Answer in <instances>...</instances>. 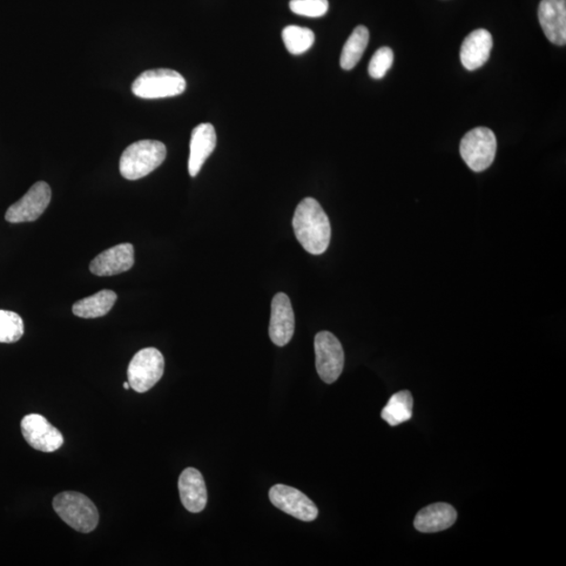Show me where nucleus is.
Segmentation results:
<instances>
[{
  "mask_svg": "<svg viewBox=\"0 0 566 566\" xmlns=\"http://www.w3.org/2000/svg\"><path fill=\"white\" fill-rule=\"evenodd\" d=\"M293 228L296 239L307 253L320 255L327 250L332 228L327 213L315 199L307 198L296 208Z\"/></svg>",
  "mask_w": 566,
  "mask_h": 566,
  "instance_id": "nucleus-1",
  "label": "nucleus"
},
{
  "mask_svg": "<svg viewBox=\"0 0 566 566\" xmlns=\"http://www.w3.org/2000/svg\"><path fill=\"white\" fill-rule=\"evenodd\" d=\"M166 146L160 141L142 140L126 148L120 159V172L126 180L146 177L163 164Z\"/></svg>",
  "mask_w": 566,
  "mask_h": 566,
  "instance_id": "nucleus-2",
  "label": "nucleus"
},
{
  "mask_svg": "<svg viewBox=\"0 0 566 566\" xmlns=\"http://www.w3.org/2000/svg\"><path fill=\"white\" fill-rule=\"evenodd\" d=\"M53 508L63 521L80 533H91L97 528L99 513L89 497L78 492H63L53 501Z\"/></svg>",
  "mask_w": 566,
  "mask_h": 566,
  "instance_id": "nucleus-3",
  "label": "nucleus"
},
{
  "mask_svg": "<svg viewBox=\"0 0 566 566\" xmlns=\"http://www.w3.org/2000/svg\"><path fill=\"white\" fill-rule=\"evenodd\" d=\"M132 90L142 99L170 98L185 92L186 80L173 70H151L134 80Z\"/></svg>",
  "mask_w": 566,
  "mask_h": 566,
  "instance_id": "nucleus-4",
  "label": "nucleus"
},
{
  "mask_svg": "<svg viewBox=\"0 0 566 566\" xmlns=\"http://www.w3.org/2000/svg\"><path fill=\"white\" fill-rule=\"evenodd\" d=\"M497 140L487 127L470 131L461 141L460 152L464 163L474 172H483L493 164Z\"/></svg>",
  "mask_w": 566,
  "mask_h": 566,
  "instance_id": "nucleus-5",
  "label": "nucleus"
},
{
  "mask_svg": "<svg viewBox=\"0 0 566 566\" xmlns=\"http://www.w3.org/2000/svg\"><path fill=\"white\" fill-rule=\"evenodd\" d=\"M165 360L154 347L141 349L128 366L127 376L131 388L139 394L151 389L164 375Z\"/></svg>",
  "mask_w": 566,
  "mask_h": 566,
  "instance_id": "nucleus-6",
  "label": "nucleus"
},
{
  "mask_svg": "<svg viewBox=\"0 0 566 566\" xmlns=\"http://www.w3.org/2000/svg\"><path fill=\"white\" fill-rule=\"evenodd\" d=\"M316 369L321 380L333 384L339 379L345 367V352L340 341L329 332L315 337Z\"/></svg>",
  "mask_w": 566,
  "mask_h": 566,
  "instance_id": "nucleus-7",
  "label": "nucleus"
},
{
  "mask_svg": "<svg viewBox=\"0 0 566 566\" xmlns=\"http://www.w3.org/2000/svg\"><path fill=\"white\" fill-rule=\"evenodd\" d=\"M52 190L45 181H37L30 190L13 204L5 213V220L12 224L28 222L38 220L50 205Z\"/></svg>",
  "mask_w": 566,
  "mask_h": 566,
  "instance_id": "nucleus-8",
  "label": "nucleus"
},
{
  "mask_svg": "<svg viewBox=\"0 0 566 566\" xmlns=\"http://www.w3.org/2000/svg\"><path fill=\"white\" fill-rule=\"evenodd\" d=\"M268 496L274 507L299 521L311 522L318 517V508L298 489L286 486V484H275L269 490Z\"/></svg>",
  "mask_w": 566,
  "mask_h": 566,
  "instance_id": "nucleus-9",
  "label": "nucleus"
},
{
  "mask_svg": "<svg viewBox=\"0 0 566 566\" xmlns=\"http://www.w3.org/2000/svg\"><path fill=\"white\" fill-rule=\"evenodd\" d=\"M22 433L26 443L42 453H55L64 443L63 434L44 416L36 414L24 417Z\"/></svg>",
  "mask_w": 566,
  "mask_h": 566,
  "instance_id": "nucleus-10",
  "label": "nucleus"
},
{
  "mask_svg": "<svg viewBox=\"0 0 566 566\" xmlns=\"http://www.w3.org/2000/svg\"><path fill=\"white\" fill-rule=\"evenodd\" d=\"M295 332V316L291 300L285 293H278L272 300L269 338L275 346H285L292 340Z\"/></svg>",
  "mask_w": 566,
  "mask_h": 566,
  "instance_id": "nucleus-11",
  "label": "nucleus"
},
{
  "mask_svg": "<svg viewBox=\"0 0 566 566\" xmlns=\"http://www.w3.org/2000/svg\"><path fill=\"white\" fill-rule=\"evenodd\" d=\"M539 23L551 44H566V0H542L538 9Z\"/></svg>",
  "mask_w": 566,
  "mask_h": 566,
  "instance_id": "nucleus-12",
  "label": "nucleus"
},
{
  "mask_svg": "<svg viewBox=\"0 0 566 566\" xmlns=\"http://www.w3.org/2000/svg\"><path fill=\"white\" fill-rule=\"evenodd\" d=\"M134 265V249L132 244L112 247L91 262V272L97 276H113L130 271Z\"/></svg>",
  "mask_w": 566,
  "mask_h": 566,
  "instance_id": "nucleus-13",
  "label": "nucleus"
},
{
  "mask_svg": "<svg viewBox=\"0 0 566 566\" xmlns=\"http://www.w3.org/2000/svg\"><path fill=\"white\" fill-rule=\"evenodd\" d=\"M217 147V132L212 124L203 123L195 127L191 133L190 154H189L188 171L194 178Z\"/></svg>",
  "mask_w": 566,
  "mask_h": 566,
  "instance_id": "nucleus-14",
  "label": "nucleus"
},
{
  "mask_svg": "<svg viewBox=\"0 0 566 566\" xmlns=\"http://www.w3.org/2000/svg\"><path fill=\"white\" fill-rule=\"evenodd\" d=\"M179 491L181 503L191 513H200L206 508L207 488L204 477L199 470L187 468L181 472Z\"/></svg>",
  "mask_w": 566,
  "mask_h": 566,
  "instance_id": "nucleus-15",
  "label": "nucleus"
},
{
  "mask_svg": "<svg viewBox=\"0 0 566 566\" xmlns=\"http://www.w3.org/2000/svg\"><path fill=\"white\" fill-rule=\"evenodd\" d=\"M492 47L493 38L490 32L484 29L472 32L461 46V62L464 69L472 72L487 63Z\"/></svg>",
  "mask_w": 566,
  "mask_h": 566,
  "instance_id": "nucleus-16",
  "label": "nucleus"
},
{
  "mask_svg": "<svg viewBox=\"0 0 566 566\" xmlns=\"http://www.w3.org/2000/svg\"><path fill=\"white\" fill-rule=\"evenodd\" d=\"M457 513L453 505L437 503L428 505L417 513L415 528L422 533H436L453 527Z\"/></svg>",
  "mask_w": 566,
  "mask_h": 566,
  "instance_id": "nucleus-17",
  "label": "nucleus"
},
{
  "mask_svg": "<svg viewBox=\"0 0 566 566\" xmlns=\"http://www.w3.org/2000/svg\"><path fill=\"white\" fill-rule=\"evenodd\" d=\"M118 296L111 289H103L97 294L81 299L73 306V313L80 318L93 319L103 317L111 311Z\"/></svg>",
  "mask_w": 566,
  "mask_h": 566,
  "instance_id": "nucleus-18",
  "label": "nucleus"
},
{
  "mask_svg": "<svg viewBox=\"0 0 566 566\" xmlns=\"http://www.w3.org/2000/svg\"><path fill=\"white\" fill-rule=\"evenodd\" d=\"M414 397L408 390L395 394L382 410V419L390 426H397L413 417Z\"/></svg>",
  "mask_w": 566,
  "mask_h": 566,
  "instance_id": "nucleus-19",
  "label": "nucleus"
},
{
  "mask_svg": "<svg viewBox=\"0 0 566 566\" xmlns=\"http://www.w3.org/2000/svg\"><path fill=\"white\" fill-rule=\"evenodd\" d=\"M369 42L366 26L359 25L349 36L341 53L340 65L343 70L350 71L359 63Z\"/></svg>",
  "mask_w": 566,
  "mask_h": 566,
  "instance_id": "nucleus-20",
  "label": "nucleus"
},
{
  "mask_svg": "<svg viewBox=\"0 0 566 566\" xmlns=\"http://www.w3.org/2000/svg\"><path fill=\"white\" fill-rule=\"evenodd\" d=\"M282 40L287 50L293 55H301L307 52L315 43L312 30L298 25H288L282 31Z\"/></svg>",
  "mask_w": 566,
  "mask_h": 566,
  "instance_id": "nucleus-21",
  "label": "nucleus"
},
{
  "mask_svg": "<svg viewBox=\"0 0 566 566\" xmlns=\"http://www.w3.org/2000/svg\"><path fill=\"white\" fill-rule=\"evenodd\" d=\"M24 326L22 317L0 309V343H15L22 339Z\"/></svg>",
  "mask_w": 566,
  "mask_h": 566,
  "instance_id": "nucleus-22",
  "label": "nucleus"
},
{
  "mask_svg": "<svg viewBox=\"0 0 566 566\" xmlns=\"http://www.w3.org/2000/svg\"><path fill=\"white\" fill-rule=\"evenodd\" d=\"M394 63V52L390 47L383 46L377 50L370 60L368 73L374 79H382L386 75Z\"/></svg>",
  "mask_w": 566,
  "mask_h": 566,
  "instance_id": "nucleus-23",
  "label": "nucleus"
},
{
  "mask_svg": "<svg viewBox=\"0 0 566 566\" xmlns=\"http://www.w3.org/2000/svg\"><path fill=\"white\" fill-rule=\"evenodd\" d=\"M328 0H291L289 9L295 15L306 17H322L328 11Z\"/></svg>",
  "mask_w": 566,
  "mask_h": 566,
  "instance_id": "nucleus-24",
  "label": "nucleus"
},
{
  "mask_svg": "<svg viewBox=\"0 0 566 566\" xmlns=\"http://www.w3.org/2000/svg\"><path fill=\"white\" fill-rule=\"evenodd\" d=\"M123 386H124V389L126 390L131 388L130 383L128 382H125Z\"/></svg>",
  "mask_w": 566,
  "mask_h": 566,
  "instance_id": "nucleus-25",
  "label": "nucleus"
}]
</instances>
